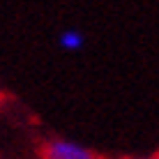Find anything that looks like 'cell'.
Listing matches in <instances>:
<instances>
[{
    "label": "cell",
    "mask_w": 159,
    "mask_h": 159,
    "mask_svg": "<svg viewBox=\"0 0 159 159\" xmlns=\"http://www.w3.org/2000/svg\"><path fill=\"white\" fill-rule=\"evenodd\" d=\"M44 159H97V157L81 143H74L67 139H56L46 145Z\"/></svg>",
    "instance_id": "cell-1"
},
{
    "label": "cell",
    "mask_w": 159,
    "mask_h": 159,
    "mask_svg": "<svg viewBox=\"0 0 159 159\" xmlns=\"http://www.w3.org/2000/svg\"><path fill=\"white\" fill-rule=\"evenodd\" d=\"M83 42H85L83 32L74 30V28L65 30L62 35H60V46H62L65 51H79V48H83Z\"/></svg>",
    "instance_id": "cell-2"
},
{
    "label": "cell",
    "mask_w": 159,
    "mask_h": 159,
    "mask_svg": "<svg viewBox=\"0 0 159 159\" xmlns=\"http://www.w3.org/2000/svg\"><path fill=\"white\" fill-rule=\"evenodd\" d=\"M145 159H148V157H145Z\"/></svg>",
    "instance_id": "cell-3"
}]
</instances>
